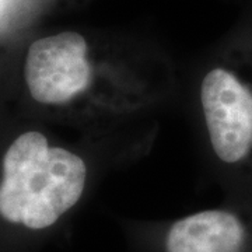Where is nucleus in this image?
<instances>
[{"label":"nucleus","instance_id":"1","mask_svg":"<svg viewBox=\"0 0 252 252\" xmlns=\"http://www.w3.org/2000/svg\"><path fill=\"white\" fill-rule=\"evenodd\" d=\"M87 165L80 156L51 147L39 132H26L3 158L0 219L27 230L56 224L81 199Z\"/></svg>","mask_w":252,"mask_h":252},{"label":"nucleus","instance_id":"2","mask_svg":"<svg viewBox=\"0 0 252 252\" xmlns=\"http://www.w3.org/2000/svg\"><path fill=\"white\" fill-rule=\"evenodd\" d=\"M200 104L212 149L220 161L252 158V83L227 67H215L200 86Z\"/></svg>","mask_w":252,"mask_h":252},{"label":"nucleus","instance_id":"3","mask_svg":"<svg viewBox=\"0 0 252 252\" xmlns=\"http://www.w3.org/2000/svg\"><path fill=\"white\" fill-rule=\"evenodd\" d=\"M24 76L41 104H66L90 86L93 67L84 36L64 31L36 39L28 49Z\"/></svg>","mask_w":252,"mask_h":252},{"label":"nucleus","instance_id":"4","mask_svg":"<svg viewBox=\"0 0 252 252\" xmlns=\"http://www.w3.org/2000/svg\"><path fill=\"white\" fill-rule=\"evenodd\" d=\"M247 230L233 212L212 209L177 220L165 235V252H243Z\"/></svg>","mask_w":252,"mask_h":252}]
</instances>
